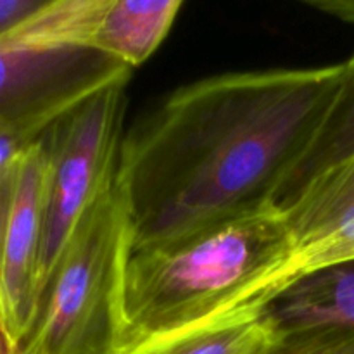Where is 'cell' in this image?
Wrapping results in <instances>:
<instances>
[{"label":"cell","instance_id":"obj_12","mask_svg":"<svg viewBox=\"0 0 354 354\" xmlns=\"http://www.w3.org/2000/svg\"><path fill=\"white\" fill-rule=\"evenodd\" d=\"M273 354H354V328L327 327L283 334Z\"/></svg>","mask_w":354,"mask_h":354},{"label":"cell","instance_id":"obj_6","mask_svg":"<svg viewBox=\"0 0 354 354\" xmlns=\"http://www.w3.org/2000/svg\"><path fill=\"white\" fill-rule=\"evenodd\" d=\"M47 171V147L41 137L0 189V311L14 349L26 335L38 304Z\"/></svg>","mask_w":354,"mask_h":354},{"label":"cell","instance_id":"obj_2","mask_svg":"<svg viewBox=\"0 0 354 354\" xmlns=\"http://www.w3.org/2000/svg\"><path fill=\"white\" fill-rule=\"evenodd\" d=\"M294 286L279 203L131 249L114 301L111 353L241 311H265Z\"/></svg>","mask_w":354,"mask_h":354},{"label":"cell","instance_id":"obj_15","mask_svg":"<svg viewBox=\"0 0 354 354\" xmlns=\"http://www.w3.org/2000/svg\"><path fill=\"white\" fill-rule=\"evenodd\" d=\"M0 354H16L12 342H10L9 334L6 330V324H3L2 311H0Z\"/></svg>","mask_w":354,"mask_h":354},{"label":"cell","instance_id":"obj_5","mask_svg":"<svg viewBox=\"0 0 354 354\" xmlns=\"http://www.w3.org/2000/svg\"><path fill=\"white\" fill-rule=\"evenodd\" d=\"M127 83L95 93L44 135L48 171L38 297L80 221L116 182Z\"/></svg>","mask_w":354,"mask_h":354},{"label":"cell","instance_id":"obj_8","mask_svg":"<svg viewBox=\"0 0 354 354\" xmlns=\"http://www.w3.org/2000/svg\"><path fill=\"white\" fill-rule=\"evenodd\" d=\"M282 339L268 310L241 311L111 354H273Z\"/></svg>","mask_w":354,"mask_h":354},{"label":"cell","instance_id":"obj_9","mask_svg":"<svg viewBox=\"0 0 354 354\" xmlns=\"http://www.w3.org/2000/svg\"><path fill=\"white\" fill-rule=\"evenodd\" d=\"M182 6V0H107L90 45L135 69L168 37Z\"/></svg>","mask_w":354,"mask_h":354},{"label":"cell","instance_id":"obj_14","mask_svg":"<svg viewBox=\"0 0 354 354\" xmlns=\"http://www.w3.org/2000/svg\"><path fill=\"white\" fill-rule=\"evenodd\" d=\"M47 0H0V37L33 16Z\"/></svg>","mask_w":354,"mask_h":354},{"label":"cell","instance_id":"obj_7","mask_svg":"<svg viewBox=\"0 0 354 354\" xmlns=\"http://www.w3.org/2000/svg\"><path fill=\"white\" fill-rule=\"evenodd\" d=\"M294 251V283L354 263V154L311 176L279 203Z\"/></svg>","mask_w":354,"mask_h":354},{"label":"cell","instance_id":"obj_4","mask_svg":"<svg viewBox=\"0 0 354 354\" xmlns=\"http://www.w3.org/2000/svg\"><path fill=\"white\" fill-rule=\"evenodd\" d=\"M127 252V206L114 182L69 239L16 354H111Z\"/></svg>","mask_w":354,"mask_h":354},{"label":"cell","instance_id":"obj_3","mask_svg":"<svg viewBox=\"0 0 354 354\" xmlns=\"http://www.w3.org/2000/svg\"><path fill=\"white\" fill-rule=\"evenodd\" d=\"M107 0H47L0 37V121L41 131L131 71L93 50Z\"/></svg>","mask_w":354,"mask_h":354},{"label":"cell","instance_id":"obj_11","mask_svg":"<svg viewBox=\"0 0 354 354\" xmlns=\"http://www.w3.org/2000/svg\"><path fill=\"white\" fill-rule=\"evenodd\" d=\"M306 3L328 16L339 17L346 23L354 24V0H308ZM348 64L349 80L344 95H342L332 120L328 121L320 142L311 152L310 158L306 159V162L301 166L299 171L296 173L279 203L292 196L318 171L354 154V54L348 59Z\"/></svg>","mask_w":354,"mask_h":354},{"label":"cell","instance_id":"obj_10","mask_svg":"<svg viewBox=\"0 0 354 354\" xmlns=\"http://www.w3.org/2000/svg\"><path fill=\"white\" fill-rule=\"evenodd\" d=\"M268 313L283 334L310 328H354V263L334 266L294 283Z\"/></svg>","mask_w":354,"mask_h":354},{"label":"cell","instance_id":"obj_1","mask_svg":"<svg viewBox=\"0 0 354 354\" xmlns=\"http://www.w3.org/2000/svg\"><path fill=\"white\" fill-rule=\"evenodd\" d=\"M348 80L344 61L227 73L175 90L121 145L128 251L279 203Z\"/></svg>","mask_w":354,"mask_h":354},{"label":"cell","instance_id":"obj_13","mask_svg":"<svg viewBox=\"0 0 354 354\" xmlns=\"http://www.w3.org/2000/svg\"><path fill=\"white\" fill-rule=\"evenodd\" d=\"M45 133L47 131L35 127L0 121V189L12 178L28 149L37 144Z\"/></svg>","mask_w":354,"mask_h":354}]
</instances>
